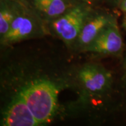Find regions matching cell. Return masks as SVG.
Wrapping results in <instances>:
<instances>
[{
    "label": "cell",
    "mask_w": 126,
    "mask_h": 126,
    "mask_svg": "<svg viewBox=\"0 0 126 126\" xmlns=\"http://www.w3.org/2000/svg\"><path fill=\"white\" fill-rule=\"evenodd\" d=\"M124 65H125V67H126V58L125 62H124Z\"/></svg>",
    "instance_id": "obj_14"
},
{
    "label": "cell",
    "mask_w": 126,
    "mask_h": 126,
    "mask_svg": "<svg viewBox=\"0 0 126 126\" xmlns=\"http://www.w3.org/2000/svg\"><path fill=\"white\" fill-rule=\"evenodd\" d=\"M105 1H107L109 4L117 6V7H119L120 3L122 0H105Z\"/></svg>",
    "instance_id": "obj_11"
},
{
    "label": "cell",
    "mask_w": 126,
    "mask_h": 126,
    "mask_svg": "<svg viewBox=\"0 0 126 126\" xmlns=\"http://www.w3.org/2000/svg\"><path fill=\"white\" fill-rule=\"evenodd\" d=\"M2 125L6 126L39 125L19 92L14 97L3 113Z\"/></svg>",
    "instance_id": "obj_6"
},
{
    "label": "cell",
    "mask_w": 126,
    "mask_h": 126,
    "mask_svg": "<svg viewBox=\"0 0 126 126\" xmlns=\"http://www.w3.org/2000/svg\"><path fill=\"white\" fill-rule=\"evenodd\" d=\"M92 10L89 4L77 2L65 13L49 22L50 29L66 44H73Z\"/></svg>",
    "instance_id": "obj_2"
},
{
    "label": "cell",
    "mask_w": 126,
    "mask_h": 126,
    "mask_svg": "<svg viewBox=\"0 0 126 126\" xmlns=\"http://www.w3.org/2000/svg\"><path fill=\"white\" fill-rule=\"evenodd\" d=\"M19 93L39 125L49 122L57 106L58 90L53 83L36 80L25 86Z\"/></svg>",
    "instance_id": "obj_1"
},
{
    "label": "cell",
    "mask_w": 126,
    "mask_h": 126,
    "mask_svg": "<svg viewBox=\"0 0 126 126\" xmlns=\"http://www.w3.org/2000/svg\"><path fill=\"white\" fill-rule=\"evenodd\" d=\"M78 77L83 86L92 93H100L107 90L111 82L110 72L103 67L94 64L82 68Z\"/></svg>",
    "instance_id": "obj_7"
},
{
    "label": "cell",
    "mask_w": 126,
    "mask_h": 126,
    "mask_svg": "<svg viewBox=\"0 0 126 126\" xmlns=\"http://www.w3.org/2000/svg\"><path fill=\"white\" fill-rule=\"evenodd\" d=\"M76 0H31L32 7L42 20L50 22L65 13Z\"/></svg>",
    "instance_id": "obj_8"
},
{
    "label": "cell",
    "mask_w": 126,
    "mask_h": 126,
    "mask_svg": "<svg viewBox=\"0 0 126 126\" xmlns=\"http://www.w3.org/2000/svg\"><path fill=\"white\" fill-rule=\"evenodd\" d=\"M116 20L110 12L92 10L86 19L76 42L77 45L85 50L103 29Z\"/></svg>",
    "instance_id": "obj_5"
},
{
    "label": "cell",
    "mask_w": 126,
    "mask_h": 126,
    "mask_svg": "<svg viewBox=\"0 0 126 126\" xmlns=\"http://www.w3.org/2000/svg\"><path fill=\"white\" fill-rule=\"evenodd\" d=\"M77 2H83V3H86V4H89L91 2H93V1H94V0H76Z\"/></svg>",
    "instance_id": "obj_12"
},
{
    "label": "cell",
    "mask_w": 126,
    "mask_h": 126,
    "mask_svg": "<svg viewBox=\"0 0 126 126\" xmlns=\"http://www.w3.org/2000/svg\"><path fill=\"white\" fill-rule=\"evenodd\" d=\"M42 20L34 9L32 7L29 8L22 0L8 31L1 38V44L11 45L39 35L43 31Z\"/></svg>",
    "instance_id": "obj_3"
},
{
    "label": "cell",
    "mask_w": 126,
    "mask_h": 126,
    "mask_svg": "<svg viewBox=\"0 0 126 126\" xmlns=\"http://www.w3.org/2000/svg\"><path fill=\"white\" fill-rule=\"evenodd\" d=\"M123 26L124 29H125V31H126V15L125 16V17H124L123 22Z\"/></svg>",
    "instance_id": "obj_13"
},
{
    "label": "cell",
    "mask_w": 126,
    "mask_h": 126,
    "mask_svg": "<svg viewBox=\"0 0 126 126\" xmlns=\"http://www.w3.org/2000/svg\"><path fill=\"white\" fill-rule=\"evenodd\" d=\"M18 1H22V0H18Z\"/></svg>",
    "instance_id": "obj_15"
},
{
    "label": "cell",
    "mask_w": 126,
    "mask_h": 126,
    "mask_svg": "<svg viewBox=\"0 0 126 126\" xmlns=\"http://www.w3.org/2000/svg\"><path fill=\"white\" fill-rule=\"evenodd\" d=\"M18 0H0V36L5 35L18 14L20 3Z\"/></svg>",
    "instance_id": "obj_9"
},
{
    "label": "cell",
    "mask_w": 126,
    "mask_h": 126,
    "mask_svg": "<svg viewBox=\"0 0 126 126\" xmlns=\"http://www.w3.org/2000/svg\"><path fill=\"white\" fill-rule=\"evenodd\" d=\"M119 9L126 15V0H122L119 5Z\"/></svg>",
    "instance_id": "obj_10"
},
{
    "label": "cell",
    "mask_w": 126,
    "mask_h": 126,
    "mask_svg": "<svg viewBox=\"0 0 126 126\" xmlns=\"http://www.w3.org/2000/svg\"><path fill=\"white\" fill-rule=\"evenodd\" d=\"M123 48V42L115 20L103 29L85 50L101 55L116 56Z\"/></svg>",
    "instance_id": "obj_4"
}]
</instances>
